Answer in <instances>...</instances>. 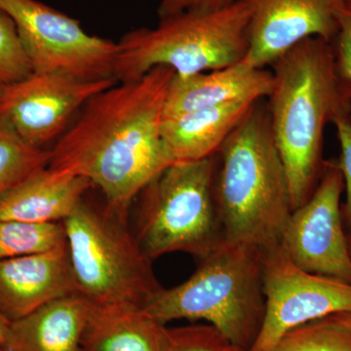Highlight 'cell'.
<instances>
[{
  "instance_id": "cell-1",
  "label": "cell",
  "mask_w": 351,
  "mask_h": 351,
  "mask_svg": "<svg viewBox=\"0 0 351 351\" xmlns=\"http://www.w3.org/2000/svg\"><path fill=\"white\" fill-rule=\"evenodd\" d=\"M175 73L156 66L96 95L50 149L48 167L86 178L101 189L106 209L126 219L143 189L173 164L161 128Z\"/></svg>"
},
{
  "instance_id": "cell-2",
  "label": "cell",
  "mask_w": 351,
  "mask_h": 351,
  "mask_svg": "<svg viewBox=\"0 0 351 351\" xmlns=\"http://www.w3.org/2000/svg\"><path fill=\"white\" fill-rule=\"evenodd\" d=\"M270 66L267 106L294 211L311 198L323 174L327 124L351 101L339 91L332 44L323 39L302 41Z\"/></svg>"
},
{
  "instance_id": "cell-3",
  "label": "cell",
  "mask_w": 351,
  "mask_h": 351,
  "mask_svg": "<svg viewBox=\"0 0 351 351\" xmlns=\"http://www.w3.org/2000/svg\"><path fill=\"white\" fill-rule=\"evenodd\" d=\"M215 200L223 241L280 246L293 212L267 106L258 101L217 154Z\"/></svg>"
},
{
  "instance_id": "cell-4",
  "label": "cell",
  "mask_w": 351,
  "mask_h": 351,
  "mask_svg": "<svg viewBox=\"0 0 351 351\" xmlns=\"http://www.w3.org/2000/svg\"><path fill=\"white\" fill-rule=\"evenodd\" d=\"M198 261L188 280L161 289L145 311L164 325L178 319L206 321L232 345L250 350L265 313L263 251L223 241Z\"/></svg>"
},
{
  "instance_id": "cell-5",
  "label": "cell",
  "mask_w": 351,
  "mask_h": 351,
  "mask_svg": "<svg viewBox=\"0 0 351 351\" xmlns=\"http://www.w3.org/2000/svg\"><path fill=\"white\" fill-rule=\"evenodd\" d=\"M117 46V82L138 80L159 66L178 75L228 68L248 52V9L240 0L219 9H191L160 19L154 29L128 32Z\"/></svg>"
},
{
  "instance_id": "cell-6",
  "label": "cell",
  "mask_w": 351,
  "mask_h": 351,
  "mask_svg": "<svg viewBox=\"0 0 351 351\" xmlns=\"http://www.w3.org/2000/svg\"><path fill=\"white\" fill-rule=\"evenodd\" d=\"M217 154L173 163L143 189L137 239L149 260L171 253L206 257L223 243L214 193Z\"/></svg>"
},
{
  "instance_id": "cell-7",
  "label": "cell",
  "mask_w": 351,
  "mask_h": 351,
  "mask_svg": "<svg viewBox=\"0 0 351 351\" xmlns=\"http://www.w3.org/2000/svg\"><path fill=\"white\" fill-rule=\"evenodd\" d=\"M64 226L76 293L91 304L144 307L163 288L125 219L83 200Z\"/></svg>"
},
{
  "instance_id": "cell-8",
  "label": "cell",
  "mask_w": 351,
  "mask_h": 351,
  "mask_svg": "<svg viewBox=\"0 0 351 351\" xmlns=\"http://www.w3.org/2000/svg\"><path fill=\"white\" fill-rule=\"evenodd\" d=\"M0 9L15 23L34 73L115 80L117 43L88 34L77 20L38 0H0Z\"/></svg>"
},
{
  "instance_id": "cell-9",
  "label": "cell",
  "mask_w": 351,
  "mask_h": 351,
  "mask_svg": "<svg viewBox=\"0 0 351 351\" xmlns=\"http://www.w3.org/2000/svg\"><path fill=\"white\" fill-rule=\"evenodd\" d=\"M265 318L249 351H269L293 328L339 313H351V283L311 274L282 247L263 252Z\"/></svg>"
},
{
  "instance_id": "cell-10",
  "label": "cell",
  "mask_w": 351,
  "mask_h": 351,
  "mask_svg": "<svg viewBox=\"0 0 351 351\" xmlns=\"http://www.w3.org/2000/svg\"><path fill=\"white\" fill-rule=\"evenodd\" d=\"M343 191L339 161L326 160L313 195L291 214L281 247L300 269L351 283V255L341 208Z\"/></svg>"
},
{
  "instance_id": "cell-11",
  "label": "cell",
  "mask_w": 351,
  "mask_h": 351,
  "mask_svg": "<svg viewBox=\"0 0 351 351\" xmlns=\"http://www.w3.org/2000/svg\"><path fill=\"white\" fill-rule=\"evenodd\" d=\"M115 80H87L64 73H34L12 84L0 85V119L25 142L36 147L57 142L69 122Z\"/></svg>"
},
{
  "instance_id": "cell-12",
  "label": "cell",
  "mask_w": 351,
  "mask_h": 351,
  "mask_svg": "<svg viewBox=\"0 0 351 351\" xmlns=\"http://www.w3.org/2000/svg\"><path fill=\"white\" fill-rule=\"evenodd\" d=\"M249 12V49L241 63L267 69L307 38L332 43L345 0H240Z\"/></svg>"
},
{
  "instance_id": "cell-13",
  "label": "cell",
  "mask_w": 351,
  "mask_h": 351,
  "mask_svg": "<svg viewBox=\"0 0 351 351\" xmlns=\"http://www.w3.org/2000/svg\"><path fill=\"white\" fill-rule=\"evenodd\" d=\"M77 294L68 247L0 260V313L19 320L61 298Z\"/></svg>"
},
{
  "instance_id": "cell-14",
  "label": "cell",
  "mask_w": 351,
  "mask_h": 351,
  "mask_svg": "<svg viewBox=\"0 0 351 351\" xmlns=\"http://www.w3.org/2000/svg\"><path fill=\"white\" fill-rule=\"evenodd\" d=\"M272 80L271 71L241 62L193 75L175 73L166 95L163 119L234 101H262L269 97Z\"/></svg>"
},
{
  "instance_id": "cell-15",
  "label": "cell",
  "mask_w": 351,
  "mask_h": 351,
  "mask_svg": "<svg viewBox=\"0 0 351 351\" xmlns=\"http://www.w3.org/2000/svg\"><path fill=\"white\" fill-rule=\"evenodd\" d=\"M92 186L86 178L44 168L0 198V219L64 223Z\"/></svg>"
},
{
  "instance_id": "cell-16",
  "label": "cell",
  "mask_w": 351,
  "mask_h": 351,
  "mask_svg": "<svg viewBox=\"0 0 351 351\" xmlns=\"http://www.w3.org/2000/svg\"><path fill=\"white\" fill-rule=\"evenodd\" d=\"M91 302L73 294L11 322L6 351H82Z\"/></svg>"
},
{
  "instance_id": "cell-17",
  "label": "cell",
  "mask_w": 351,
  "mask_h": 351,
  "mask_svg": "<svg viewBox=\"0 0 351 351\" xmlns=\"http://www.w3.org/2000/svg\"><path fill=\"white\" fill-rule=\"evenodd\" d=\"M256 103L234 101L163 119L161 135L172 162H193L216 156Z\"/></svg>"
},
{
  "instance_id": "cell-18",
  "label": "cell",
  "mask_w": 351,
  "mask_h": 351,
  "mask_svg": "<svg viewBox=\"0 0 351 351\" xmlns=\"http://www.w3.org/2000/svg\"><path fill=\"white\" fill-rule=\"evenodd\" d=\"M166 329L144 307L91 304L82 351H163Z\"/></svg>"
},
{
  "instance_id": "cell-19",
  "label": "cell",
  "mask_w": 351,
  "mask_h": 351,
  "mask_svg": "<svg viewBox=\"0 0 351 351\" xmlns=\"http://www.w3.org/2000/svg\"><path fill=\"white\" fill-rule=\"evenodd\" d=\"M50 149L25 142L0 119V198L29 176L49 165Z\"/></svg>"
},
{
  "instance_id": "cell-20",
  "label": "cell",
  "mask_w": 351,
  "mask_h": 351,
  "mask_svg": "<svg viewBox=\"0 0 351 351\" xmlns=\"http://www.w3.org/2000/svg\"><path fill=\"white\" fill-rule=\"evenodd\" d=\"M66 245L64 223L0 219V260L45 253Z\"/></svg>"
},
{
  "instance_id": "cell-21",
  "label": "cell",
  "mask_w": 351,
  "mask_h": 351,
  "mask_svg": "<svg viewBox=\"0 0 351 351\" xmlns=\"http://www.w3.org/2000/svg\"><path fill=\"white\" fill-rule=\"evenodd\" d=\"M269 351H351V328L328 316L289 330Z\"/></svg>"
},
{
  "instance_id": "cell-22",
  "label": "cell",
  "mask_w": 351,
  "mask_h": 351,
  "mask_svg": "<svg viewBox=\"0 0 351 351\" xmlns=\"http://www.w3.org/2000/svg\"><path fill=\"white\" fill-rule=\"evenodd\" d=\"M34 71L15 23L0 9V85L21 82Z\"/></svg>"
},
{
  "instance_id": "cell-23",
  "label": "cell",
  "mask_w": 351,
  "mask_h": 351,
  "mask_svg": "<svg viewBox=\"0 0 351 351\" xmlns=\"http://www.w3.org/2000/svg\"><path fill=\"white\" fill-rule=\"evenodd\" d=\"M232 343L212 325L167 328L163 351H226Z\"/></svg>"
},
{
  "instance_id": "cell-24",
  "label": "cell",
  "mask_w": 351,
  "mask_h": 351,
  "mask_svg": "<svg viewBox=\"0 0 351 351\" xmlns=\"http://www.w3.org/2000/svg\"><path fill=\"white\" fill-rule=\"evenodd\" d=\"M331 44L339 91L351 101V0H345L339 8L338 32Z\"/></svg>"
},
{
  "instance_id": "cell-25",
  "label": "cell",
  "mask_w": 351,
  "mask_h": 351,
  "mask_svg": "<svg viewBox=\"0 0 351 351\" xmlns=\"http://www.w3.org/2000/svg\"><path fill=\"white\" fill-rule=\"evenodd\" d=\"M332 123L336 127L341 158L339 164L345 182L346 201L343 208V217L351 232V106H343L335 113Z\"/></svg>"
},
{
  "instance_id": "cell-26",
  "label": "cell",
  "mask_w": 351,
  "mask_h": 351,
  "mask_svg": "<svg viewBox=\"0 0 351 351\" xmlns=\"http://www.w3.org/2000/svg\"><path fill=\"white\" fill-rule=\"evenodd\" d=\"M235 0H161L157 9L159 19L170 17L191 9H219Z\"/></svg>"
},
{
  "instance_id": "cell-27",
  "label": "cell",
  "mask_w": 351,
  "mask_h": 351,
  "mask_svg": "<svg viewBox=\"0 0 351 351\" xmlns=\"http://www.w3.org/2000/svg\"><path fill=\"white\" fill-rule=\"evenodd\" d=\"M10 324L11 321L7 319L5 316L0 313V346L3 345L4 341H5Z\"/></svg>"
},
{
  "instance_id": "cell-28",
  "label": "cell",
  "mask_w": 351,
  "mask_h": 351,
  "mask_svg": "<svg viewBox=\"0 0 351 351\" xmlns=\"http://www.w3.org/2000/svg\"><path fill=\"white\" fill-rule=\"evenodd\" d=\"M335 317L346 325V326L351 328V313L335 314Z\"/></svg>"
},
{
  "instance_id": "cell-29",
  "label": "cell",
  "mask_w": 351,
  "mask_h": 351,
  "mask_svg": "<svg viewBox=\"0 0 351 351\" xmlns=\"http://www.w3.org/2000/svg\"><path fill=\"white\" fill-rule=\"evenodd\" d=\"M226 351H247L243 350V348H239V346H235L233 345H230V348H228Z\"/></svg>"
},
{
  "instance_id": "cell-30",
  "label": "cell",
  "mask_w": 351,
  "mask_h": 351,
  "mask_svg": "<svg viewBox=\"0 0 351 351\" xmlns=\"http://www.w3.org/2000/svg\"><path fill=\"white\" fill-rule=\"evenodd\" d=\"M348 234V248H350V255H351V232L346 233Z\"/></svg>"
},
{
  "instance_id": "cell-31",
  "label": "cell",
  "mask_w": 351,
  "mask_h": 351,
  "mask_svg": "<svg viewBox=\"0 0 351 351\" xmlns=\"http://www.w3.org/2000/svg\"><path fill=\"white\" fill-rule=\"evenodd\" d=\"M0 351H6L5 350H4L3 348H2L1 346H0Z\"/></svg>"
}]
</instances>
